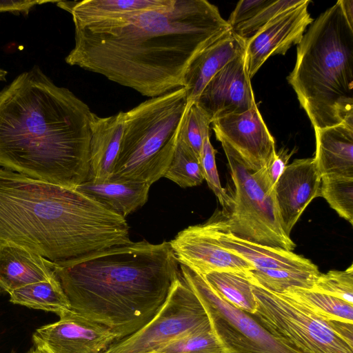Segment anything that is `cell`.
<instances>
[{"label":"cell","mask_w":353,"mask_h":353,"mask_svg":"<svg viewBox=\"0 0 353 353\" xmlns=\"http://www.w3.org/2000/svg\"><path fill=\"white\" fill-rule=\"evenodd\" d=\"M205 0H171L121 19L74 24L65 62L155 97L183 88L195 57L230 29Z\"/></svg>","instance_id":"1"},{"label":"cell","mask_w":353,"mask_h":353,"mask_svg":"<svg viewBox=\"0 0 353 353\" xmlns=\"http://www.w3.org/2000/svg\"><path fill=\"white\" fill-rule=\"evenodd\" d=\"M93 112L38 66L0 91V166L74 189L90 179Z\"/></svg>","instance_id":"2"},{"label":"cell","mask_w":353,"mask_h":353,"mask_svg":"<svg viewBox=\"0 0 353 353\" xmlns=\"http://www.w3.org/2000/svg\"><path fill=\"white\" fill-rule=\"evenodd\" d=\"M123 218L74 189L0 169V245L65 265L131 241Z\"/></svg>","instance_id":"3"},{"label":"cell","mask_w":353,"mask_h":353,"mask_svg":"<svg viewBox=\"0 0 353 353\" xmlns=\"http://www.w3.org/2000/svg\"><path fill=\"white\" fill-rule=\"evenodd\" d=\"M179 265L170 242L143 240L55 265L54 273L70 310L108 327L119 342L159 312L180 275Z\"/></svg>","instance_id":"4"},{"label":"cell","mask_w":353,"mask_h":353,"mask_svg":"<svg viewBox=\"0 0 353 353\" xmlns=\"http://www.w3.org/2000/svg\"><path fill=\"white\" fill-rule=\"evenodd\" d=\"M287 80L314 130L353 126V28L339 1L303 34Z\"/></svg>","instance_id":"5"},{"label":"cell","mask_w":353,"mask_h":353,"mask_svg":"<svg viewBox=\"0 0 353 353\" xmlns=\"http://www.w3.org/2000/svg\"><path fill=\"white\" fill-rule=\"evenodd\" d=\"M188 105L184 88L148 99L123 112L119 152L110 179L150 185L171 162Z\"/></svg>","instance_id":"6"},{"label":"cell","mask_w":353,"mask_h":353,"mask_svg":"<svg viewBox=\"0 0 353 353\" xmlns=\"http://www.w3.org/2000/svg\"><path fill=\"white\" fill-rule=\"evenodd\" d=\"M224 150L233 182L230 201L212 216L222 231L241 239L272 248L293 251L296 244L283 232L265 169L248 170L235 152L225 143Z\"/></svg>","instance_id":"7"},{"label":"cell","mask_w":353,"mask_h":353,"mask_svg":"<svg viewBox=\"0 0 353 353\" xmlns=\"http://www.w3.org/2000/svg\"><path fill=\"white\" fill-rule=\"evenodd\" d=\"M256 307L252 316L268 332L297 353H353V346L287 294L252 283Z\"/></svg>","instance_id":"8"},{"label":"cell","mask_w":353,"mask_h":353,"mask_svg":"<svg viewBox=\"0 0 353 353\" xmlns=\"http://www.w3.org/2000/svg\"><path fill=\"white\" fill-rule=\"evenodd\" d=\"M181 274L203 305L226 353H297L268 332L250 314L228 303L203 275L179 264Z\"/></svg>","instance_id":"9"},{"label":"cell","mask_w":353,"mask_h":353,"mask_svg":"<svg viewBox=\"0 0 353 353\" xmlns=\"http://www.w3.org/2000/svg\"><path fill=\"white\" fill-rule=\"evenodd\" d=\"M208 315L181 272L165 303L138 332L112 345L104 353H154L170 342L211 330Z\"/></svg>","instance_id":"10"},{"label":"cell","mask_w":353,"mask_h":353,"mask_svg":"<svg viewBox=\"0 0 353 353\" xmlns=\"http://www.w3.org/2000/svg\"><path fill=\"white\" fill-rule=\"evenodd\" d=\"M211 123L216 139L229 146L251 172L266 169L276 155L274 139L256 105L242 113L216 118Z\"/></svg>","instance_id":"11"},{"label":"cell","mask_w":353,"mask_h":353,"mask_svg":"<svg viewBox=\"0 0 353 353\" xmlns=\"http://www.w3.org/2000/svg\"><path fill=\"white\" fill-rule=\"evenodd\" d=\"M32 341L46 353H104L118 338L105 325L69 310L58 321L38 327Z\"/></svg>","instance_id":"12"},{"label":"cell","mask_w":353,"mask_h":353,"mask_svg":"<svg viewBox=\"0 0 353 353\" xmlns=\"http://www.w3.org/2000/svg\"><path fill=\"white\" fill-rule=\"evenodd\" d=\"M170 243L179 263L201 275L221 271L247 274L254 269L248 261L224 248L207 221L185 228Z\"/></svg>","instance_id":"13"},{"label":"cell","mask_w":353,"mask_h":353,"mask_svg":"<svg viewBox=\"0 0 353 353\" xmlns=\"http://www.w3.org/2000/svg\"><path fill=\"white\" fill-rule=\"evenodd\" d=\"M310 3L305 0L281 12L246 40L245 65L250 79L270 57L283 55L301 42L306 28L314 21L308 12Z\"/></svg>","instance_id":"14"},{"label":"cell","mask_w":353,"mask_h":353,"mask_svg":"<svg viewBox=\"0 0 353 353\" xmlns=\"http://www.w3.org/2000/svg\"><path fill=\"white\" fill-rule=\"evenodd\" d=\"M244 53L219 71L195 101L212 121L226 115L244 112L256 105L245 68Z\"/></svg>","instance_id":"15"},{"label":"cell","mask_w":353,"mask_h":353,"mask_svg":"<svg viewBox=\"0 0 353 353\" xmlns=\"http://www.w3.org/2000/svg\"><path fill=\"white\" fill-rule=\"evenodd\" d=\"M321 176L314 157L299 159L288 164L274 186L281 224L288 236L311 203L321 196Z\"/></svg>","instance_id":"16"},{"label":"cell","mask_w":353,"mask_h":353,"mask_svg":"<svg viewBox=\"0 0 353 353\" xmlns=\"http://www.w3.org/2000/svg\"><path fill=\"white\" fill-rule=\"evenodd\" d=\"M246 41L231 28L204 48L193 60L185 77L188 103L195 102L209 81L225 65L245 52Z\"/></svg>","instance_id":"17"},{"label":"cell","mask_w":353,"mask_h":353,"mask_svg":"<svg viewBox=\"0 0 353 353\" xmlns=\"http://www.w3.org/2000/svg\"><path fill=\"white\" fill-rule=\"evenodd\" d=\"M207 223L216 240L224 248L248 261L254 269L319 271L316 265L310 259L292 251L261 245L237 238L219 228L212 216Z\"/></svg>","instance_id":"18"},{"label":"cell","mask_w":353,"mask_h":353,"mask_svg":"<svg viewBox=\"0 0 353 353\" xmlns=\"http://www.w3.org/2000/svg\"><path fill=\"white\" fill-rule=\"evenodd\" d=\"M53 263L20 246L0 245V291L10 294L27 285L56 276Z\"/></svg>","instance_id":"19"},{"label":"cell","mask_w":353,"mask_h":353,"mask_svg":"<svg viewBox=\"0 0 353 353\" xmlns=\"http://www.w3.org/2000/svg\"><path fill=\"white\" fill-rule=\"evenodd\" d=\"M123 128V112L107 117L92 114L89 181L110 179L120 149Z\"/></svg>","instance_id":"20"},{"label":"cell","mask_w":353,"mask_h":353,"mask_svg":"<svg viewBox=\"0 0 353 353\" xmlns=\"http://www.w3.org/2000/svg\"><path fill=\"white\" fill-rule=\"evenodd\" d=\"M314 132V158L321 176L353 177V126L341 123Z\"/></svg>","instance_id":"21"},{"label":"cell","mask_w":353,"mask_h":353,"mask_svg":"<svg viewBox=\"0 0 353 353\" xmlns=\"http://www.w3.org/2000/svg\"><path fill=\"white\" fill-rule=\"evenodd\" d=\"M150 187L144 182L110 179L99 182L87 181L74 190L106 210L125 218L147 202Z\"/></svg>","instance_id":"22"},{"label":"cell","mask_w":353,"mask_h":353,"mask_svg":"<svg viewBox=\"0 0 353 353\" xmlns=\"http://www.w3.org/2000/svg\"><path fill=\"white\" fill-rule=\"evenodd\" d=\"M170 2L171 0L59 1L57 6L72 15L74 24H90L159 8Z\"/></svg>","instance_id":"23"},{"label":"cell","mask_w":353,"mask_h":353,"mask_svg":"<svg viewBox=\"0 0 353 353\" xmlns=\"http://www.w3.org/2000/svg\"><path fill=\"white\" fill-rule=\"evenodd\" d=\"M9 294L13 304L53 312L59 316L70 310L69 301L57 276L27 285Z\"/></svg>","instance_id":"24"},{"label":"cell","mask_w":353,"mask_h":353,"mask_svg":"<svg viewBox=\"0 0 353 353\" xmlns=\"http://www.w3.org/2000/svg\"><path fill=\"white\" fill-rule=\"evenodd\" d=\"M203 276L217 294L228 303L248 314L255 312L256 302L246 274L221 271Z\"/></svg>","instance_id":"25"},{"label":"cell","mask_w":353,"mask_h":353,"mask_svg":"<svg viewBox=\"0 0 353 353\" xmlns=\"http://www.w3.org/2000/svg\"><path fill=\"white\" fill-rule=\"evenodd\" d=\"M319 271L281 269H253L247 274L251 283L270 292L282 294L292 288L312 290Z\"/></svg>","instance_id":"26"},{"label":"cell","mask_w":353,"mask_h":353,"mask_svg":"<svg viewBox=\"0 0 353 353\" xmlns=\"http://www.w3.org/2000/svg\"><path fill=\"white\" fill-rule=\"evenodd\" d=\"M284 293L302 303L324 321L353 323V305L341 299L314 290L301 288H292Z\"/></svg>","instance_id":"27"},{"label":"cell","mask_w":353,"mask_h":353,"mask_svg":"<svg viewBox=\"0 0 353 353\" xmlns=\"http://www.w3.org/2000/svg\"><path fill=\"white\" fill-rule=\"evenodd\" d=\"M163 177L184 188L199 185L204 180L199 159L183 141L180 133L173 157Z\"/></svg>","instance_id":"28"},{"label":"cell","mask_w":353,"mask_h":353,"mask_svg":"<svg viewBox=\"0 0 353 353\" xmlns=\"http://www.w3.org/2000/svg\"><path fill=\"white\" fill-rule=\"evenodd\" d=\"M320 192L341 218L353 224V177L321 176Z\"/></svg>","instance_id":"29"},{"label":"cell","mask_w":353,"mask_h":353,"mask_svg":"<svg viewBox=\"0 0 353 353\" xmlns=\"http://www.w3.org/2000/svg\"><path fill=\"white\" fill-rule=\"evenodd\" d=\"M212 120L208 114L195 102L188 103L180 135L183 141L200 159L203 141L210 137Z\"/></svg>","instance_id":"30"},{"label":"cell","mask_w":353,"mask_h":353,"mask_svg":"<svg viewBox=\"0 0 353 353\" xmlns=\"http://www.w3.org/2000/svg\"><path fill=\"white\" fill-rule=\"evenodd\" d=\"M154 353H226L212 329L179 338Z\"/></svg>","instance_id":"31"},{"label":"cell","mask_w":353,"mask_h":353,"mask_svg":"<svg viewBox=\"0 0 353 353\" xmlns=\"http://www.w3.org/2000/svg\"><path fill=\"white\" fill-rule=\"evenodd\" d=\"M353 305V265L345 270L320 273L312 290Z\"/></svg>","instance_id":"32"},{"label":"cell","mask_w":353,"mask_h":353,"mask_svg":"<svg viewBox=\"0 0 353 353\" xmlns=\"http://www.w3.org/2000/svg\"><path fill=\"white\" fill-rule=\"evenodd\" d=\"M305 0H271L268 4L257 12L251 19L232 29L245 41L254 35L260 29L281 12L297 6Z\"/></svg>","instance_id":"33"},{"label":"cell","mask_w":353,"mask_h":353,"mask_svg":"<svg viewBox=\"0 0 353 353\" xmlns=\"http://www.w3.org/2000/svg\"><path fill=\"white\" fill-rule=\"evenodd\" d=\"M215 154L216 150L210 142V137H207L203 141L199 159L203 176L209 188L217 197L223 209H225L230 203V196L228 191L221 184L216 164Z\"/></svg>","instance_id":"34"},{"label":"cell","mask_w":353,"mask_h":353,"mask_svg":"<svg viewBox=\"0 0 353 353\" xmlns=\"http://www.w3.org/2000/svg\"><path fill=\"white\" fill-rule=\"evenodd\" d=\"M271 0H241L230 14L227 23L231 29L251 19Z\"/></svg>","instance_id":"35"},{"label":"cell","mask_w":353,"mask_h":353,"mask_svg":"<svg viewBox=\"0 0 353 353\" xmlns=\"http://www.w3.org/2000/svg\"><path fill=\"white\" fill-rule=\"evenodd\" d=\"M293 153V151L289 152L288 149L280 150L278 152H276L272 161L265 169L268 183L272 189L288 165V161Z\"/></svg>","instance_id":"36"},{"label":"cell","mask_w":353,"mask_h":353,"mask_svg":"<svg viewBox=\"0 0 353 353\" xmlns=\"http://www.w3.org/2000/svg\"><path fill=\"white\" fill-rule=\"evenodd\" d=\"M54 1H34V0H0V12H9L15 14L23 13L28 14L30 10L37 4L46 3H57Z\"/></svg>","instance_id":"37"},{"label":"cell","mask_w":353,"mask_h":353,"mask_svg":"<svg viewBox=\"0 0 353 353\" xmlns=\"http://www.w3.org/2000/svg\"><path fill=\"white\" fill-rule=\"evenodd\" d=\"M339 2L345 19L350 26L353 28V1L339 0Z\"/></svg>","instance_id":"38"},{"label":"cell","mask_w":353,"mask_h":353,"mask_svg":"<svg viewBox=\"0 0 353 353\" xmlns=\"http://www.w3.org/2000/svg\"><path fill=\"white\" fill-rule=\"evenodd\" d=\"M7 72L4 70L0 69V81L6 80Z\"/></svg>","instance_id":"39"},{"label":"cell","mask_w":353,"mask_h":353,"mask_svg":"<svg viewBox=\"0 0 353 353\" xmlns=\"http://www.w3.org/2000/svg\"><path fill=\"white\" fill-rule=\"evenodd\" d=\"M28 353H46V352L35 348L34 350H30Z\"/></svg>","instance_id":"40"}]
</instances>
